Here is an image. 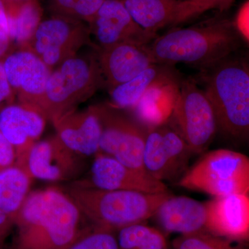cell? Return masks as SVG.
Returning a JSON list of instances; mask_svg holds the SVG:
<instances>
[{"mask_svg":"<svg viewBox=\"0 0 249 249\" xmlns=\"http://www.w3.org/2000/svg\"><path fill=\"white\" fill-rule=\"evenodd\" d=\"M83 220L76 205L60 190L30 192L14 218L6 249H67Z\"/></svg>","mask_w":249,"mask_h":249,"instance_id":"1","label":"cell"},{"mask_svg":"<svg viewBox=\"0 0 249 249\" xmlns=\"http://www.w3.org/2000/svg\"><path fill=\"white\" fill-rule=\"evenodd\" d=\"M243 42L232 20L215 18L158 36L147 48L155 63H184L201 70L235 53Z\"/></svg>","mask_w":249,"mask_h":249,"instance_id":"2","label":"cell"},{"mask_svg":"<svg viewBox=\"0 0 249 249\" xmlns=\"http://www.w3.org/2000/svg\"><path fill=\"white\" fill-rule=\"evenodd\" d=\"M233 54L200 70L199 79L212 106L217 132L232 140L246 141L249 134V67L246 58Z\"/></svg>","mask_w":249,"mask_h":249,"instance_id":"3","label":"cell"},{"mask_svg":"<svg viewBox=\"0 0 249 249\" xmlns=\"http://www.w3.org/2000/svg\"><path fill=\"white\" fill-rule=\"evenodd\" d=\"M67 195L89 225L117 232L123 228L145 222L172 196L163 193L110 191L73 183Z\"/></svg>","mask_w":249,"mask_h":249,"instance_id":"4","label":"cell"},{"mask_svg":"<svg viewBox=\"0 0 249 249\" xmlns=\"http://www.w3.org/2000/svg\"><path fill=\"white\" fill-rule=\"evenodd\" d=\"M104 87L96 51L67 59L51 72L39 109L53 121Z\"/></svg>","mask_w":249,"mask_h":249,"instance_id":"5","label":"cell"},{"mask_svg":"<svg viewBox=\"0 0 249 249\" xmlns=\"http://www.w3.org/2000/svg\"><path fill=\"white\" fill-rule=\"evenodd\" d=\"M178 183L214 196H249V157L228 149L207 152L188 168Z\"/></svg>","mask_w":249,"mask_h":249,"instance_id":"6","label":"cell"},{"mask_svg":"<svg viewBox=\"0 0 249 249\" xmlns=\"http://www.w3.org/2000/svg\"><path fill=\"white\" fill-rule=\"evenodd\" d=\"M183 139L193 154L207 150L217 132L212 106L196 80H181L179 91L166 124Z\"/></svg>","mask_w":249,"mask_h":249,"instance_id":"7","label":"cell"},{"mask_svg":"<svg viewBox=\"0 0 249 249\" xmlns=\"http://www.w3.org/2000/svg\"><path fill=\"white\" fill-rule=\"evenodd\" d=\"M95 107L101 126L98 153L147 173L142 160L147 129L129 114L109 103L96 105Z\"/></svg>","mask_w":249,"mask_h":249,"instance_id":"8","label":"cell"},{"mask_svg":"<svg viewBox=\"0 0 249 249\" xmlns=\"http://www.w3.org/2000/svg\"><path fill=\"white\" fill-rule=\"evenodd\" d=\"M87 45L93 48L87 23L55 14L42 20L25 47L36 54L52 71Z\"/></svg>","mask_w":249,"mask_h":249,"instance_id":"9","label":"cell"},{"mask_svg":"<svg viewBox=\"0 0 249 249\" xmlns=\"http://www.w3.org/2000/svg\"><path fill=\"white\" fill-rule=\"evenodd\" d=\"M193 155L182 139L166 124L147 129L143 150L144 168L149 175L163 182H178Z\"/></svg>","mask_w":249,"mask_h":249,"instance_id":"10","label":"cell"},{"mask_svg":"<svg viewBox=\"0 0 249 249\" xmlns=\"http://www.w3.org/2000/svg\"><path fill=\"white\" fill-rule=\"evenodd\" d=\"M85 157L72 151L57 135L37 141L31 146L24 170L31 178L63 181L79 177L84 171Z\"/></svg>","mask_w":249,"mask_h":249,"instance_id":"11","label":"cell"},{"mask_svg":"<svg viewBox=\"0 0 249 249\" xmlns=\"http://www.w3.org/2000/svg\"><path fill=\"white\" fill-rule=\"evenodd\" d=\"M88 25L90 38H94L93 49L122 42L147 45L158 37L141 27L121 0H105Z\"/></svg>","mask_w":249,"mask_h":249,"instance_id":"12","label":"cell"},{"mask_svg":"<svg viewBox=\"0 0 249 249\" xmlns=\"http://www.w3.org/2000/svg\"><path fill=\"white\" fill-rule=\"evenodd\" d=\"M74 183L80 186L110 191H137L152 194L168 192V187L162 181L101 153L95 156L88 177Z\"/></svg>","mask_w":249,"mask_h":249,"instance_id":"13","label":"cell"},{"mask_svg":"<svg viewBox=\"0 0 249 249\" xmlns=\"http://www.w3.org/2000/svg\"><path fill=\"white\" fill-rule=\"evenodd\" d=\"M3 64L13 93L17 95L19 103L40 111L39 106L52 70L27 47H21L5 56Z\"/></svg>","mask_w":249,"mask_h":249,"instance_id":"14","label":"cell"},{"mask_svg":"<svg viewBox=\"0 0 249 249\" xmlns=\"http://www.w3.org/2000/svg\"><path fill=\"white\" fill-rule=\"evenodd\" d=\"M136 22L148 32L186 22L211 10L193 0H121Z\"/></svg>","mask_w":249,"mask_h":249,"instance_id":"15","label":"cell"},{"mask_svg":"<svg viewBox=\"0 0 249 249\" xmlns=\"http://www.w3.org/2000/svg\"><path fill=\"white\" fill-rule=\"evenodd\" d=\"M104 87L110 90L155 64L147 45L122 42L94 49Z\"/></svg>","mask_w":249,"mask_h":249,"instance_id":"16","label":"cell"},{"mask_svg":"<svg viewBox=\"0 0 249 249\" xmlns=\"http://www.w3.org/2000/svg\"><path fill=\"white\" fill-rule=\"evenodd\" d=\"M46 119L37 108L24 103L10 105L0 111V131L15 147V165L24 170L28 152L42 135Z\"/></svg>","mask_w":249,"mask_h":249,"instance_id":"17","label":"cell"},{"mask_svg":"<svg viewBox=\"0 0 249 249\" xmlns=\"http://www.w3.org/2000/svg\"><path fill=\"white\" fill-rule=\"evenodd\" d=\"M204 204L206 231L229 240L249 242V196L233 194L214 196Z\"/></svg>","mask_w":249,"mask_h":249,"instance_id":"18","label":"cell"},{"mask_svg":"<svg viewBox=\"0 0 249 249\" xmlns=\"http://www.w3.org/2000/svg\"><path fill=\"white\" fill-rule=\"evenodd\" d=\"M52 122L57 137L72 151L85 158L99 152L101 126L95 106L73 109Z\"/></svg>","mask_w":249,"mask_h":249,"instance_id":"19","label":"cell"},{"mask_svg":"<svg viewBox=\"0 0 249 249\" xmlns=\"http://www.w3.org/2000/svg\"><path fill=\"white\" fill-rule=\"evenodd\" d=\"M181 80L176 71L156 82L127 110L129 115L145 129L166 124L178 98Z\"/></svg>","mask_w":249,"mask_h":249,"instance_id":"20","label":"cell"},{"mask_svg":"<svg viewBox=\"0 0 249 249\" xmlns=\"http://www.w3.org/2000/svg\"><path fill=\"white\" fill-rule=\"evenodd\" d=\"M152 217L165 232L188 235L206 230L204 203L188 196L172 195L160 205Z\"/></svg>","mask_w":249,"mask_h":249,"instance_id":"21","label":"cell"},{"mask_svg":"<svg viewBox=\"0 0 249 249\" xmlns=\"http://www.w3.org/2000/svg\"><path fill=\"white\" fill-rule=\"evenodd\" d=\"M175 71L171 65L153 64L132 80L109 90L110 101L108 103L118 109L129 110L156 82Z\"/></svg>","mask_w":249,"mask_h":249,"instance_id":"22","label":"cell"},{"mask_svg":"<svg viewBox=\"0 0 249 249\" xmlns=\"http://www.w3.org/2000/svg\"><path fill=\"white\" fill-rule=\"evenodd\" d=\"M9 36L18 48L27 47L42 22L43 10L38 0L6 1Z\"/></svg>","mask_w":249,"mask_h":249,"instance_id":"23","label":"cell"},{"mask_svg":"<svg viewBox=\"0 0 249 249\" xmlns=\"http://www.w3.org/2000/svg\"><path fill=\"white\" fill-rule=\"evenodd\" d=\"M31 180L25 170L16 165L0 171V210L13 219L30 193Z\"/></svg>","mask_w":249,"mask_h":249,"instance_id":"24","label":"cell"},{"mask_svg":"<svg viewBox=\"0 0 249 249\" xmlns=\"http://www.w3.org/2000/svg\"><path fill=\"white\" fill-rule=\"evenodd\" d=\"M119 249H166L163 232L145 222L123 228L116 232Z\"/></svg>","mask_w":249,"mask_h":249,"instance_id":"25","label":"cell"},{"mask_svg":"<svg viewBox=\"0 0 249 249\" xmlns=\"http://www.w3.org/2000/svg\"><path fill=\"white\" fill-rule=\"evenodd\" d=\"M172 245L174 249H249L247 242L229 240L206 230L180 235Z\"/></svg>","mask_w":249,"mask_h":249,"instance_id":"26","label":"cell"},{"mask_svg":"<svg viewBox=\"0 0 249 249\" xmlns=\"http://www.w3.org/2000/svg\"><path fill=\"white\" fill-rule=\"evenodd\" d=\"M116 232L88 224L67 249H119Z\"/></svg>","mask_w":249,"mask_h":249,"instance_id":"27","label":"cell"},{"mask_svg":"<svg viewBox=\"0 0 249 249\" xmlns=\"http://www.w3.org/2000/svg\"><path fill=\"white\" fill-rule=\"evenodd\" d=\"M105 0H53L55 14L73 18L89 24Z\"/></svg>","mask_w":249,"mask_h":249,"instance_id":"28","label":"cell"},{"mask_svg":"<svg viewBox=\"0 0 249 249\" xmlns=\"http://www.w3.org/2000/svg\"><path fill=\"white\" fill-rule=\"evenodd\" d=\"M233 27L241 38L248 45L249 41V1L246 0L236 13Z\"/></svg>","mask_w":249,"mask_h":249,"instance_id":"29","label":"cell"},{"mask_svg":"<svg viewBox=\"0 0 249 249\" xmlns=\"http://www.w3.org/2000/svg\"><path fill=\"white\" fill-rule=\"evenodd\" d=\"M15 147L0 131V171L13 166L16 163Z\"/></svg>","mask_w":249,"mask_h":249,"instance_id":"30","label":"cell"},{"mask_svg":"<svg viewBox=\"0 0 249 249\" xmlns=\"http://www.w3.org/2000/svg\"><path fill=\"white\" fill-rule=\"evenodd\" d=\"M14 227V219L0 210V248L6 246Z\"/></svg>","mask_w":249,"mask_h":249,"instance_id":"31","label":"cell"},{"mask_svg":"<svg viewBox=\"0 0 249 249\" xmlns=\"http://www.w3.org/2000/svg\"><path fill=\"white\" fill-rule=\"evenodd\" d=\"M12 89L5 73L3 59L0 60V103L12 96Z\"/></svg>","mask_w":249,"mask_h":249,"instance_id":"32","label":"cell"},{"mask_svg":"<svg viewBox=\"0 0 249 249\" xmlns=\"http://www.w3.org/2000/svg\"><path fill=\"white\" fill-rule=\"evenodd\" d=\"M200 4L206 5L210 9H217L221 12L229 9L235 0H193Z\"/></svg>","mask_w":249,"mask_h":249,"instance_id":"33","label":"cell"},{"mask_svg":"<svg viewBox=\"0 0 249 249\" xmlns=\"http://www.w3.org/2000/svg\"><path fill=\"white\" fill-rule=\"evenodd\" d=\"M0 31L6 33L9 35L7 10L5 0H0Z\"/></svg>","mask_w":249,"mask_h":249,"instance_id":"34","label":"cell"},{"mask_svg":"<svg viewBox=\"0 0 249 249\" xmlns=\"http://www.w3.org/2000/svg\"><path fill=\"white\" fill-rule=\"evenodd\" d=\"M9 36L6 33L0 31V60L6 56V53L11 46Z\"/></svg>","mask_w":249,"mask_h":249,"instance_id":"35","label":"cell"},{"mask_svg":"<svg viewBox=\"0 0 249 249\" xmlns=\"http://www.w3.org/2000/svg\"><path fill=\"white\" fill-rule=\"evenodd\" d=\"M5 1H11V2H12V1H14V2H18V1H28V0H5Z\"/></svg>","mask_w":249,"mask_h":249,"instance_id":"36","label":"cell"},{"mask_svg":"<svg viewBox=\"0 0 249 249\" xmlns=\"http://www.w3.org/2000/svg\"><path fill=\"white\" fill-rule=\"evenodd\" d=\"M0 249H6V246L4 247H2V248H0Z\"/></svg>","mask_w":249,"mask_h":249,"instance_id":"37","label":"cell"},{"mask_svg":"<svg viewBox=\"0 0 249 249\" xmlns=\"http://www.w3.org/2000/svg\"></svg>","mask_w":249,"mask_h":249,"instance_id":"38","label":"cell"}]
</instances>
